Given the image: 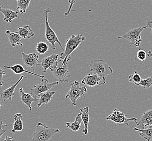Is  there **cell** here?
Here are the masks:
<instances>
[{"label": "cell", "mask_w": 152, "mask_h": 141, "mask_svg": "<svg viewBox=\"0 0 152 141\" xmlns=\"http://www.w3.org/2000/svg\"><path fill=\"white\" fill-rule=\"evenodd\" d=\"M140 85L142 86L143 89H149L152 86V77H148L145 79L141 80Z\"/></svg>", "instance_id": "cell-28"}, {"label": "cell", "mask_w": 152, "mask_h": 141, "mask_svg": "<svg viewBox=\"0 0 152 141\" xmlns=\"http://www.w3.org/2000/svg\"><path fill=\"white\" fill-rule=\"evenodd\" d=\"M7 126V125L5 123H3L2 122H0V138L2 137V136L6 132L7 129H2V126Z\"/></svg>", "instance_id": "cell-32"}, {"label": "cell", "mask_w": 152, "mask_h": 141, "mask_svg": "<svg viewBox=\"0 0 152 141\" xmlns=\"http://www.w3.org/2000/svg\"><path fill=\"white\" fill-rule=\"evenodd\" d=\"M129 82L131 83H133L135 85L137 86L140 85V83L141 82V78L140 77V75L137 73L136 70L134 71V73L133 74H131L128 78Z\"/></svg>", "instance_id": "cell-27"}, {"label": "cell", "mask_w": 152, "mask_h": 141, "mask_svg": "<svg viewBox=\"0 0 152 141\" xmlns=\"http://www.w3.org/2000/svg\"><path fill=\"white\" fill-rule=\"evenodd\" d=\"M35 127L31 141H49L55 134L61 131L59 129L49 128L45 124L40 122L37 123Z\"/></svg>", "instance_id": "cell-1"}, {"label": "cell", "mask_w": 152, "mask_h": 141, "mask_svg": "<svg viewBox=\"0 0 152 141\" xmlns=\"http://www.w3.org/2000/svg\"><path fill=\"white\" fill-rule=\"evenodd\" d=\"M147 56V54L146 53V52L142 49H140L137 52L135 60L142 61V62H145Z\"/></svg>", "instance_id": "cell-29"}, {"label": "cell", "mask_w": 152, "mask_h": 141, "mask_svg": "<svg viewBox=\"0 0 152 141\" xmlns=\"http://www.w3.org/2000/svg\"><path fill=\"white\" fill-rule=\"evenodd\" d=\"M71 87L66 95V98L70 99L72 104L76 106V101L82 96L85 97V93L87 92V89L85 86L80 85V83L77 81H75L70 84Z\"/></svg>", "instance_id": "cell-6"}, {"label": "cell", "mask_w": 152, "mask_h": 141, "mask_svg": "<svg viewBox=\"0 0 152 141\" xmlns=\"http://www.w3.org/2000/svg\"><path fill=\"white\" fill-rule=\"evenodd\" d=\"M134 130L139 132L140 136L145 139L147 141H151L152 140V128H149L147 129H138L137 128H134Z\"/></svg>", "instance_id": "cell-24"}, {"label": "cell", "mask_w": 152, "mask_h": 141, "mask_svg": "<svg viewBox=\"0 0 152 141\" xmlns=\"http://www.w3.org/2000/svg\"><path fill=\"white\" fill-rule=\"evenodd\" d=\"M3 68H4L5 69H9V70H12L14 73L16 74H20L22 73H28L31 74L35 76H37V77H39L41 78H44V77H45V76L39 75V74L34 73L33 72H31L30 70H24L23 66L20 64H16L12 66H4Z\"/></svg>", "instance_id": "cell-19"}, {"label": "cell", "mask_w": 152, "mask_h": 141, "mask_svg": "<svg viewBox=\"0 0 152 141\" xmlns=\"http://www.w3.org/2000/svg\"><path fill=\"white\" fill-rule=\"evenodd\" d=\"M22 61L24 66L28 68V70L31 69L33 72H35V68L41 65V62L39 60V55L35 53L26 54L22 52Z\"/></svg>", "instance_id": "cell-10"}, {"label": "cell", "mask_w": 152, "mask_h": 141, "mask_svg": "<svg viewBox=\"0 0 152 141\" xmlns=\"http://www.w3.org/2000/svg\"><path fill=\"white\" fill-rule=\"evenodd\" d=\"M52 47L48 46L47 43L44 41H40L37 43L36 49L37 52L40 54H44L48 51V49Z\"/></svg>", "instance_id": "cell-26"}, {"label": "cell", "mask_w": 152, "mask_h": 141, "mask_svg": "<svg viewBox=\"0 0 152 141\" xmlns=\"http://www.w3.org/2000/svg\"><path fill=\"white\" fill-rule=\"evenodd\" d=\"M106 120H112L118 124H125L127 127L129 126V122L133 120L136 123L138 122L136 118H127L125 114L116 109H114L112 114L107 117Z\"/></svg>", "instance_id": "cell-8"}, {"label": "cell", "mask_w": 152, "mask_h": 141, "mask_svg": "<svg viewBox=\"0 0 152 141\" xmlns=\"http://www.w3.org/2000/svg\"><path fill=\"white\" fill-rule=\"evenodd\" d=\"M60 61L62 60L59 58V55L56 54H53L50 56L44 58L40 62L42 68L43 72H46L48 68L54 66Z\"/></svg>", "instance_id": "cell-13"}, {"label": "cell", "mask_w": 152, "mask_h": 141, "mask_svg": "<svg viewBox=\"0 0 152 141\" xmlns=\"http://www.w3.org/2000/svg\"><path fill=\"white\" fill-rule=\"evenodd\" d=\"M71 60L72 57L70 56L67 59V62L64 64H62L60 61L58 64L49 68L54 77L58 80L59 83L62 84L68 83V80L70 77V72L68 70L67 65L68 62H70Z\"/></svg>", "instance_id": "cell-4"}, {"label": "cell", "mask_w": 152, "mask_h": 141, "mask_svg": "<svg viewBox=\"0 0 152 141\" xmlns=\"http://www.w3.org/2000/svg\"><path fill=\"white\" fill-rule=\"evenodd\" d=\"M82 120L81 117V112L77 114L75 118V121L73 123L67 122L66 123V126L67 128L71 129L72 131L76 132L79 130L81 128V124L82 123Z\"/></svg>", "instance_id": "cell-22"}, {"label": "cell", "mask_w": 152, "mask_h": 141, "mask_svg": "<svg viewBox=\"0 0 152 141\" xmlns=\"http://www.w3.org/2000/svg\"><path fill=\"white\" fill-rule=\"evenodd\" d=\"M19 92L20 95V97L21 101L24 104L26 105L28 107H29L30 110H32L31 109V103L33 102H37V98H34L32 95L29 94V93H25L22 88H20L19 89Z\"/></svg>", "instance_id": "cell-18"}, {"label": "cell", "mask_w": 152, "mask_h": 141, "mask_svg": "<svg viewBox=\"0 0 152 141\" xmlns=\"http://www.w3.org/2000/svg\"><path fill=\"white\" fill-rule=\"evenodd\" d=\"M106 83V80L102 79L97 74L95 73L88 74L83 78L81 81L82 84L89 86L94 87L97 85H104Z\"/></svg>", "instance_id": "cell-11"}, {"label": "cell", "mask_w": 152, "mask_h": 141, "mask_svg": "<svg viewBox=\"0 0 152 141\" xmlns=\"http://www.w3.org/2000/svg\"><path fill=\"white\" fill-rule=\"evenodd\" d=\"M89 65L91 67V72L96 74L103 79L106 80L107 76L112 74V68L104 60H92Z\"/></svg>", "instance_id": "cell-3"}, {"label": "cell", "mask_w": 152, "mask_h": 141, "mask_svg": "<svg viewBox=\"0 0 152 141\" xmlns=\"http://www.w3.org/2000/svg\"><path fill=\"white\" fill-rule=\"evenodd\" d=\"M3 6H0V12H2L4 15L3 20L8 23H11L15 18H19L18 11H13L9 8H3Z\"/></svg>", "instance_id": "cell-15"}, {"label": "cell", "mask_w": 152, "mask_h": 141, "mask_svg": "<svg viewBox=\"0 0 152 141\" xmlns=\"http://www.w3.org/2000/svg\"><path fill=\"white\" fill-rule=\"evenodd\" d=\"M23 78L27 79V78L24 77V76H21L20 78L19 79V80L15 84H13L10 87H9V88L6 89L5 90L3 91V92H1L0 93L1 98L3 100V101H6L7 100H8V99L12 101V97L14 95V92H15V89L16 87L18 86V84L21 82V81Z\"/></svg>", "instance_id": "cell-14"}, {"label": "cell", "mask_w": 152, "mask_h": 141, "mask_svg": "<svg viewBox=\"0 0 152 141\" xmlns=\"http://www.w3.org/2000/svg\"><path fill=\"white\" fill-rule=\"evenodd\" d=\"M85 40L86 37L82 34H78L76 35H72L69 39L66 40L65 49L64 52L60 54L59 58L62 61V64L66 63L67 59L70 57V54Z\"/></svg>", "instance_id": "cell-2"}, {"label": "cell", "mask_w": 152, "mask_h": 141, "mask_svg": "<svg viewBox=\"0 0 152 141\" xmlns=\"http://www.w3.org/2000/svg\"><path fill=\"white\" fill-rule=\"evenodd\" d=\"M147 25H148V27H149L150 28H151V31H152V21H149L147 22Z\"/></svg>", "instance_id": "cell-34"}, {"label": "cell", "mask_w": 152, "mask_h": 141, "mask_svg": "<svg viewBox=\"0 0 152 141\" xmlns=\"http://www.w3.org/2000/svg\"><path fill=\"white\" fill-rule=\"evenodd\" d=\"M18 2L17 10L22 15H24L28 8L29 7L31 0H16Z\"/></svg>", "instance_id": "cell-25"}, {"label": "cell", "mask_w": 152, "mask_h": 141, "mask_svg": "<svg viewBox=\"0 0 152 141\" xmlns=\"http://www.w3.org/2000/svg\"><path fill=\"white\" fill-rule=\"evenodd\" d=\"M59 82L49 83L47 79L42 78L40 84L37 85H34V88L31 89V95L34 98H37V96L41 93L49 91L50 89L54 87L55 85L59 84Z\"/></svg>", "instance_id": "cell-9"}, {"label": "cell", "mask_w": 152, "mask_h": 141, "mask_svg": "<svg viewBox=\"0 0 152 141\" xmlns=\"http://www.w3.org/2000/svg\"><path fill=\"white\" fill-rule=\"evenodd\" d=\"M80 112H81V117H82V122L84 123L85 129L82 130V132L87 135L88 134V123L89 122V108L88 106L80 108Z\"/></svg>", "instance_id": "cell-20"}, {"label": "cell", "mask_w": 152, "mask_h": 141, "mask_svg": "<svg viewBox=\"0 0 152 141\" xmlns=\"http://www.w3.org/2000/svg\"><path fill=\"white\" fill-rule=\"evenodd\" d=\"M3 105L2 104H1V103H0V109L2 107V106H3Z\"/></svg>", "instance_id": "cell-36"}, {"label": "cell", "mask_w": 152, "mask_h": 141, "mask_svg": "<svg viewBox=\"0 0 152 141\" xmlns=\"http://www.w3.org/2000/svg\"><path fill=\"white\" fill-rule=\"evenodd\" d=\"M52 12V9L50 8H47L44 10L43 13L45 17V25H46V32H45V37L46 40H47L48 43L52 45V48L53 50L58 49V47L55 45V43H58L59 46L61 47V48L64 51V49L62 45L60 40L58 39V36L55 33V32L49 24L48 20V14L49 12Z\"/></svg>", "instance_id": "cell-5"}, {"label": "cell", "mask_w": 152, "mask_h": 141, "mask_svg": "<svg viewBox=\"0 0 152 141\" xmlns=\"http://www.w3.org/2000/svg\"><path fill=\"white\" fill-rule=\"evenodd\" d=\"M55 93L56 91L52 92L50 91H48L47 92H43L40 94L37 97V107H40L42 105L47 104L49 103L51 101L53 95Z\"/></svg>", "instance_id": "cell-16"}, {"label": "cell", "mask_w": 152, "mask_h": 141, "mask_svg": "<svg viewBox=\"0 0 152 141\" xmlns=\"http://www.w3.org/2000/svg\"><path fill=\"white\" fill-rule=\"evenodd\" d=\"M6 34L8 37L12 46L15 47L16 45L23 46V44L21 42V37L18 33V32H12L9 30H7L6 32Z\"/></svg>", "instance_id": "cell-17"}, {"label": "cell", "mask_w": 152, "mask_h": 141, "mask_svg": "<svg viewBox=\"0 0 152 141\" xmlns=\"http://www.w3.org/2000/svg\"><path fill=\"white\" fill-rule=\"evenodd\" d=\"M18 33L22 38L30 39L35 35L34 31L29 25H26L22 27H18Z\"/></svg>", "instance_id": "cell-21"}, {"label": "cell", "mask_w": 152, "mask_h": 141, "mask_svg": "<svg viewBox=\"0 0 152 141\" xmlns=\"http://www.w3.org/2000/svg\"><path fill=\"white\" fill-rule=\"evenodd\" d=\"M22 115L21 114H16L14 115V118L15 120L13 124L12 132L14 133L16 131H21L23 130V122H22Z\"/></svg>", "instance_id": "cell-23"}, {"label": "cell", "mask_w": 152, "mask_h": 141, "mask_svg": "<svg viewBox=\"0 0 152 141\" xmlns=\"http://www.w3.org/2000/svg\"><path fill=\"white\" fill-rule=\"evenodd\" d=\"M75 1L76 0H68L69 3H70V5H69L68 11H67V12L64 13L65 16H67L70 15V12H71V11H72V7H73L74 4L75 3Z\"/></svg>", "instance_id": "cell-30"}, {"label": "cell", "mask_w": 152, "mask_h": 141, "mask_svg": "<svg viewBox=\"0 0 152 141\" xmlns=\"http://www.w3.org/2000/svg\"><path fill=\"white\" fill-rule=\"evenodd\" d=\"M13 138H14L13 136L10 137H8V136H7L6 135V139H5V140L3 139V140L4 141H14Z\"/></svg>", "instance_id": "cell-33"}, {"label": "cell", "mask_w": 152, "mask_h": 141, "mask_svg": "<svg viewBox=\"0 0 152 141\" xmlns=\"http://www.w3.org/2000/svg\"><path fill=\"white\" fill-rule=\"evenodd\" d=\"M147 56L149 58H152V52L151 51H149L147 53Z\"/></svg>", "instance_id": "cell-35"}, {"label": "cell", "mask_w": 152, "mask_h": 141, "mask_svg": "<svg viewBox=\"0 0 152 141\" xmlns=\"http://www.w3.org/2000/svg\"><path fill=\"white\" fill-rule=\"evenodd\" d=\"M136 124L137 128L141 130L152 128V109L145 112Z\"/></svg>", "instance_id": "cell-12"}, {"label": "cell", "mask_w": 152, "mask_h": 141, "mask_svg": "<svg viewBox=\"0 0 152 141\" xmlns=\"http://www.w3.org/2000/svg\"><path fill=\"white\" fill-rule=\"evenodd\" d=\"M5 74V68H0V86H2L3 85V77Z\"/></svg>", "instance_id": "cell-31"}, {"label": "cell", "mask_w": 152, "mask_h": 141, "mask_svg": "<svg viewBox=\"0 0 152 141\" xmlns=\"http://www.w3.org/2000/svg\"><path fill=\"white\" fill-rule=\"evenodd\" d=\"M147 27H148V25L144 27H139L137 28L132 29L121 37H118V39H125L129 40L131 43L130 46L133 45L136 47H139L141 42L142 41L141 37V34L142 32Z\"/></svg>", "instance_id": "cell-7"}]
</instances>
